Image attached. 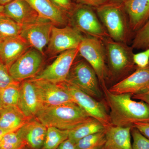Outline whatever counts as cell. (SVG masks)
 Instances as JSON below:
<instances>
[{"instance_id": "d590c367", "label": "cell", "mask_w": 149, "mask_h": 149, "mask_svg": "<svg viewBox=\"0 0 149 149\" xmlns=\"http://www.w3.org/2000/svg\"><path fill=\"white\" fill-rule=\"evenodd\" d=\"M132 99L139 100L146 103L149 106V89L146 91L137 95H133Z\"/></svg>"}, {"instance_id": "52a82bcc", "label": "cell", "mask_w": 149, "mask_h": 149, "mask_svg": "<svg viewBox=\"0 0 149 149\" xmlns=\"http://www.w3.org/2000/svg\"><path fill=\"white\" fill-rule=\"evenodd\" d=\"M65 82L96 100L103 95L96 72L84 58L75 60Z\"/></svg>"}, {"instance_id": "74e56055", "label": "cell", "mask_w": 149, "mask_h": 149, "mask_svg": "<svg viewBox=\"0 0 149 149\" xmlns=\"http://www.w3.org/2000/svg\"><path fill=\"white\" fill-rule=\"evenodd\" d=\"M13 1V0H0V5L5 6Z\"/></svg>"}, {"instance_id": "f1b7e54d", "label": "cell", "mask_w": 149, "mask_h": 149, "mask_svg": "<svg viewBox=\"0 0 149 149\" xmlns=\"http://www.w3.org/2000/svg\"><path fill=\"white\" fill-rule=\"evenodd\" d=\"M131 47L134 49L145 50L149 49V19L135 33Z\"/></svg>"}, {"instance_id": "4fadbf2b", "label": "cell", "mask_w": 149, "mask_h": 149, "mask_svg": "<svg viewBox=\"0 0 149 149\" xmlns=\"http://www.w3.org/2000/svg\"><path fill=\"white\" fill-rule=\"evenodd\" d=\"M54 25L51 22L41 17L33 23L22 26L19 36L31 47L44 54V49L49 44Z\"/></svg>"}, {"instance_id": "1f68e13d", "label": "cell", "mask_w": 149, "mask_h": 149, "mask_svg": "<svg viewBox=\"0 0 149 149\" xmlns=\"http://www.w3.org/2000/svg\"><path fill=\"white\" fill-rule=\"evenodd\" d=\"M133 59L134 63L137 67H146L149 64V49L139 53L134 54Z\"/></svg>"}, {"instance_id": "7a4b0ae2", "label": "cell", "mask_w": 149, "mask_h": 149, "mask_svg": "<svg viewBox=\"0 0 149 149\" xmlns=\"http://www.w3.org/2000/svg\"><path fill=\"white\" fill-rule=\"evenodd\" d=\"M105 49L108 83L113 84L127 77L137 68L133 61L134 49L110 37L102 41Z\"/></svg>"}, {"instance_id": "5bb4252c", "label": "cell", "mask_w": 149, "mask_h": 149, "mask_svg": "<svg viewBox=\"0 0 149 149\" xmlns=\"http://www.w3.org/2000/svg\"><path fill=\"white\" fill-rule=\"evenodd\" d=\"M149 89V64L146 67H137L136 70L118 83L111 86L109 90L115 94H140Z\"/></svg>"}, {"instance_id": "836d02e7", "label": "cell", "mask_w": 149, "mask_h": 149, "mask_svg": "<svg viewBox=\"0 0 149 149\" xmlns=\"http://www.w3.org/2000/svg\"><path fill=\"white\" fill-rule=\"evenodd\" d=\"M133 127L137 128L143 136L149 139V121L135 123Z\"/></svg>"}, {"instance_id": "f35d334b", "label": "cell", "mask_w": 149, "mask_h": 149, "mask_svg": "<svg viewBox=\"0 0 149 149\" xmlns=\"http://www.w3.org/2000/svg\"><path fill=\"white\" fill-rule=\"evenodd\" d=\"M8 132H9L6 131V130H3V129L0 128V142L1 141L2 139L4 136L5 135L6 133H8Z\"/></svg>"}, {"instance_id": "cb8c5ba5", "label": "cell", "mask_w": 149, "mask_h": 149, "mask_svg": "<svg viewBox=\"0 0 149 149\" xmlns=\"http://www.w3.org/2000/svg\"><path fill=\"white\" fill-rule=\"evenodd\" d=\"M20 82H16L0 89V103L2 107H17Z\"/></svg>"}, {"instance_id": "8fae6325", "label": "cell", "mask_w": 149, "mask_h": 149, "mask_svg": "<svg viewBox=\"0 0 149 149\" xmlns=\"http://www.w3.org/2000/svg\"><path fill=\"white\" fill-rule=\"evenodd\" d=\"M84 36L70 25L59 27L54 25L47 45L48 53L55 56L65 51L77 49Z\"/></svg>"}, {"instance_id": "ffe728a7", "label": "cell", "mask_w": 149, "mask_h": 149, "mask_svg": "<svg viewBox=\"0 0 149 149\" xmlns=\"http://www.w3.org/2000/svg\"><path fill=\"white\" fill-rule=\"evenodd\" d=\"M124 5L130 29L135 35L149 19V0H130Z\"/></svg>"}, {"instance_id": "ab89813d", "label": "cell", "mask_w": 149, "mask_h": 149, "mask_svg": "<svg viewBox=\"0 0 149 149\" xmlns=\"http://www.w3.org/2000/svg\"><path fill=\"white\" fill-rule=\"evenodd\" d=\"M110 1H113L124 3L130 1V0H110Z\"/></svg>"}, {"instance_id": "b9f144b4", "label": "cell", "mask_w": 149, "mask_h": 149, "mask_svg": "<svg viewBox=\"0 0 149 149\" xmlns=\"http://www.w3.org/2000/svg\"><path fill=\"white\" fill-rule=\"evenodd\" d=\"M1 103H0V110H1Z\"/></svg>"}, {"instance_id": "30bf717a", "label": "cell", "mask_w": 149, "mask_h": 149, "mask_svg": "<svg viewBox=\"0 0 149 149\" xmlns=\"http://www.w3.org/2000/svg\"><path fill=\"white\" fill-rule=\"evenodd\" d=\"M78 55V48L63 52L52 64L32 79L47 80L56 84L65 82L72 65Z\"/></svg>"}, {"instance_id": "f546056e", "label": "cell", "mask_w": 149, "mask_h": 149, "mask_svg": "<svg viewBox=\"0 0 149 149\" xmlns=\"http://www.w3.org/2000/svg\"><path fill=\"white\" fill-rule=\"evenodd\" d=\"M131 134L133 140V149H149V139L143 136L137 128L132 126Z\"/></svg>"}, {"instance_id": "7c38bea8", "label": "cell", "mask_w": 149, "mask_h": 149, "mask_svg": "<svg viewBox=\"0 0 149 149\" xmlns=\"http://www.w3.org/2000/svg\"><path fill=\"white\" fill-rule=\"evenodd\" d=\"M30 80L35 85L43 107L75 103L72 96L60 84L44 80Z\"/></svg>"}, {"instance_id": "5b68a950", "label": "cell", "mask_w": 149, "mask_h": 149, "mask_svg": "<svg viewBox=\"0 0 149 149\" xmlns=\"http://www.w3.org/2000/svg\"><path fill=\"white\" fill-rule=\"evenodd\" d=\"M93 8L81 4L75 6L69 13L68 25L86 36L103 41L109 36Z\"/></svg>"}, {"instance_id": "484cf974", "label": "cell", "mask_w": 149, "mask_h": 149, "mask_svg": "<svg viewBox=\"0 0 149 149\" xmlns=\"http://www.w3.org/2000/svg\"><path fill=\"white\" fill-rule=\"evenodd\" d=\"M22 27V25L4 14H0V40L19 36Z\"/></svg>"}, {"instance_id": "277c9868", "label": "cell", "mask_w": 149, "mask_h": 149, "mask_svg": "<svg viewBox=\"0 0 149 149\" xmlns=\"http://www.w3.org/2000/svg\"><path fill=\"white\" fill-rule=\"evenodd\" d=\"M35 118L47 127H54L70 130L93 118L77 103L70 102L44 107L37 113Z\"/></svg>"}, {"instance_id": "6da1fadb", "label": "cell", "mask_w": 149, "mask_h": 149, "mask_svg": "<svg viewBox=\"0 0 149 149\" xmlns=\"http://www.w3.org/2000/svg\"><path fill=\"white\" fill-rule=\"evenodd\" d=\"M102 91L110 109L112 125L132 127L135 123L149 121V106L146 103L133 100L130 94H113L108 88Z\"/></svg>"}, {"instance_id": "d6a6232c", "label": "cell", "mask_w": 149, "mask_h": 149, "mask_svg": "<svg viewBox=\"0 0 149 149\" xmlns=\"http://www.w3.org/2000/svg\"><path fill=\"white\" fill-rule=\"evenodd\" d=\"M58 8L69 14L74 8L75 6L71 0H51Z\"/></svg>"}, {"instance_id": "e0dca14e", "label": "cell", "mask_w": 149, "mask_h": 149, "mask_svg": "<svg viewBox=\"0 0 149 149\" xmlns=\"http://www.w3.org/2000/svg\"><path fill=\"white\" fill-rule=\"evenodd\" d=\"M31 48L20 36L0 40V61L8 69L17 60Z\"/></svg>"}, {"instance_id": "8992f818", "label": "cell", "mask_w": 149, "mask_h": 149, "mask_svg": "<svg viewBox=\"0 0 149 149\" xmlns=\"http://www.w3.org/2000/svg\"><path fill=\"white\" fill-rule=\"evenodd\" d=\"M78 49L79 54L88 62L95 70L102 90L108 88L106 56L102 41L84 36Z\"/></svg>"}, {"instance_id": "9a60e30c", "label": "cell", "mask_w": 149, "mask_h": 149, "mask_svg": "<svg viewBox=\"0 0 149 149\" xmlns=\"http://www.w3.org/2000/svg\"><path fill=\"white\" fill-rule=\"evenodd\" d=\"M17 107L29 119L34 118L43 107L35 85L30 79L20 83V92Z\"/></svg>"}, {"instance_id": "9c48e42d", "label": "cell", "mask_w": 149, "mask_h": 149, "mask_svg": "<svg viewBox=\"0 0 149 149\" xmlns=\"http://www.w3.org/2000/svg\"><path fill=\"white\" fill-rule=\"evenodd\" d=\"M59 84L72 96L75 102L91 117L99 120L105 128L112 125L109 113L102 102L97 100L67 82Z\"/></svg>"}, {"instance_id": "ba28073f", "label": "cell", "mask_w": 149, "mask_h": 149, "mask_svg": "<svg viewBox=\"0 0 149 149\" xmlns=\"http://www.w3.org/2000/svg\"><path fill=\"white\" fill-rule=\"evenodd\" d=\"M44 63V54L31 47L19 58L8 69L12 77L17 82L32 79L40 73Z\"/></svg>"}, {"instance_id": "7402d4cb", "label": "cell", "mask_w": 149, "mask_h": 149, "mask_svg": "<svg viewBox=\"0 0 149 149\" xmlns=\"http://www.w3.org/2000/svg\"><path fill=\"white\" fill-rule=\"evenodd\" d=\"M29 119L18 107H2L0 110V128L8 132L21 128Z\"/></svg>"}, {"instance_id": "60d3db41", "label": "cell", "mask_w": 149, "mask_h": 149, "mask_svg": "<svg viewBox=\"0 0 149 149\" xmlns=\"http://www.w3.org/2000/svg\"><path fill=\"white\" fill-rule=\"evenodd\" d=\"M4 6L0 5V14L3 13Z\"/></svg>"}, {"instance_id": "4316f807", "label": "cell", "mask_w": 149, "mask_h": 149, "mask_svg": "<svg viewBox=\"0 0 149 149\" xmlns=\"http://www.w3.org/2000/svg\"><path fill=\"white\" fill-rule=\"evenodd\" d=\"M106 141L105 130L84 137L76 143L78 149H102Z\"/></svg>"}, {"instance_id": "e575fe53", "label": "cell", "mask_w": 149, "mask_h": 149, "mask_svg": "<svg viewBox=\"0 0 149 149\" xmlns=\"http://www.w3.org/2000/svg\"><path fill=\"white\" fill-rule=\"evenodd\" d=\"M81 4L89 6L95 8L107 3L110 0H77Z\"/></svg>"}, {"instance_id": "7bdbcfd3", "label": "cell", "mask_w": 149, "mask_h": 149, "mask_svg": "<svg viewBox=\"0 0 149 149\" xmlns=\"http://www.w3.org/2000/svg\"></svg>"}, {"instance_id": "d6986e66", "label": "cell", "mask_w": 149, "mask_h": 149, "mask_svg": "<svg viewBox=\"0 0 149 149\" xmlns=\"http://www.w3.org/2000/svg\"><path fill=\"white\" fill-rule=\"evenodd\" d=\"M47 127L35 118L28 120L18 129L19 133L32 149H42L47 135Z\"/></svg>"}, {"instance_id": "4dcf8cb0", "label": "cell", "mask_w": 149, "mask_h": 149, "mask_svg": "<svg viewBox=\"0 0 149 149\" xmlns=\"http://www.w3.org/2000/svg\"><path fill=\"white\" fill-rule=\"evenodd\" d=\"M16 82L10 74L8 68L0 61V89Z\"/></svg>"}, {"instance_id": "3957f363", "label": "cell", "mask_w": 149, "mask_h": 149, "mask_svg": "<svg viewBox=\"0 0 149 149\" xmlns=\"http://www.w3.org/2000/svg\"><path fill=\"white\" fill-rule=\"evenodd\" d=\"M95 9L96 13L109 37L129 45L134 33L130 29L124 3L109 1Z\"/></svg>"}, {"instance_id": "ac0fdd59", "label": "cell", "mask_w": 149, "mask_h": 149, "mask_svg": "<svg viewBox=\"0 0 149 149\" xmlns=\"http://www.w3.org/2000/svg\"><path fill=\"white\" fill-rule=\"evenodd\" d=\"M4 6L3 13L22 26L41 18L26 0H13Z\"/></svg>"}, {"instance_id": "44dd1931", "label": "cell", "mask_w": 149, "mask_h": 149, "mask_svg": "<svg viewBox=\"0 0 149 149\" xmlns=\"http://www.w3.org/2000/svg\"><path fill=\"white\" fill-rule=\"evenodd\" d=\"M131 128L112 125L106 127V141L102 149H133L131 141Z\"/></svg>"}, {"instance_id": "d4e9b609", "label": "cell", "mask_w": 149, "mask_h": 149, "mask_svg": "<svg viewBox=\"0 0 149 149\" xmlns=\"http://www.w3.org/2000/svg\"><path fill=\"white\" fill-rule=\"evenodd\" d=\"M69 131L54 127H47L45 140L42 149H56L61 144L68 139Z\"/></svg>"}, {"instance_id": "603a6c76", "label": "cell", "mask_w": 149, "mask_h": 149, "mask_svg": "<svg viewBox=\"0 0 149 149\" xmlns=\"http://www.w3.org/2000/svg\"><path fill=\"white\" fill-rule=\"evenodd\" d=\"M105 127L97 119L92 118L69 131L68 139L76 143L84 137L105 130Z\"/></svg>"}, {"instance_id": "8d00e7d4", "label": "cell", "mask_w": 149, "mask_h": 149, "mask_svg": "<svg viewBox=\"0 0 149 149\" xmlns=\"http://www.w3.org/2000/svg\"><path fill=\"white\" fill-rule=\"evenodd\" d=\"M56 149H78L76 143L68 139L63 142Z\"/></svg>"}, {"instance_id": "83f0119b", "label": "cell", "mask_w": 149, "mask_h": 149, "mask_svg": "<svg viewBox=\"0 0 149 149\" xmlns=\"http://www.w3.org/2000/svg\"><path fill=\"white\" fill-rule=\"evenodd\" d=\"M27 143L18 129L6 133L0 142V149H25Z\"/></svg>"}, {"instance_id": "2e32d148", "label": "cell", "mask_w": 149, "mask_h": 149, "mask_svg": "<svg viewBox=\"0 0 149 149\" xmlns=\"http://www.w3.org/2000/svg\"><path fill=\"white\" fill-rule=\"evenodd\" d=\"M40 17L51 22L57 27L69 24V14L62 10L51 0H26Z\"/></svg>"}]
</instances>
